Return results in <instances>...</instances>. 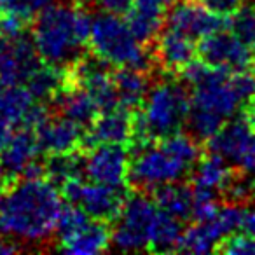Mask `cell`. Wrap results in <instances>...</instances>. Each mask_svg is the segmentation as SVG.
I'll list each match as a JSON object with an SVG mask.
<instances>
[{"instance_id": "6da1fadb", "label": "cell", "mask_w": 255, "mask_h": 255, "mask_svg": "<svg viewBox=\"0 0 255 255\" xmlns=\"http://www.w3.org/2000/svg\"><path fill=\"white\" fill-rule=\"evenodd\" d=\"M63 194L56 184L40 178H23L4 192L0 205V233L18 243H46L56 234Z\"/></svg>"}, {"instance_id": "7a4b0ae2", "label": "cell", "mask_w": 255, "mask_h": 255, "mask_svg": "<svg viewBox=\"0 0 255 255\" xmlns=\"http://www.w3.org/2000/svg\"><path fill=\"white\" fill-rule=\"evenodd\" d=\"M93 16L82 5L51 4L35 16L32 40L39 58L58 68H74L89 42Z\"/></svg>"}, {"instance_id": "3957f363", "label": "cell", "mask_w": 255, "mask_h": 255, "mask_svg": "<svg viewBox=\"0 0 255 255\" xmlns=\"http://www.w3.org/2000/svg\"><path fill=\"white\" fill-rule=\"evenodd\" d=\"M199 157L198 140L178 131L157 142L135 147V154L129 159L128 182L136 191H156L164 184L184 180Z\"/></svg>"}, {"instance_id": "277c9868", "label": "cell", "mask_w": 255, "mask_h": 255, "mask_svg": "<svg viewBox=\"0 0 255 255\" xmlns=\"http://www.w3.org/2000/svg\"><path fill=\"white\" fill-rule=\"evenodd\" d=\"M231 74L233 72L208 67L205 75L191 86V107L185 126L196 140L208 142L227 121L233 119L238 110L245 107L233 86Z\"/></svg>"}, {"instance_id": "5b68a950", "label": "cell", "mask_w": 255, "mask_h": 255, "mask_svg": "<svg viewBox=\"0 0 255 255\" xmlns=\"http://www.w3.org/2000/svg\"><path fill=\"white\" fill-rule=\"evenodd\" d=\"M189 91L177 81H159L149 89L138 114H133L135 147L182 131L189 116Z\"/></svg>"}, {"instance_id": "8992f818", "label": "cell", "mask_w": 255, "mask_h": 255, "mask_svg": "<svg viewBox=\"0 0 255 255\" xmlns=\"http://www.w3.org/2000/svg\"><path fill=\"white\" fill-rule=\"evenodd\" d=\"M89 47L93 56L117 68H138L149 70L154 58L143 44L128 28L126 21L119 14L100 12L93 18V28L89 35Z\"/></svg>"}, {"instance_id": "52a82bcc", "label": "cell", "mask_w": 255, "mask_h": 255, "mask_svg": "<svg viewBox=\"0 0 255 255\" xmlns=\"http://www.w3.org/2000/svg\"><path fill=\"white\" fill-rule=\"evenodd\" d=\"M159 206L142 191L128 196L117 215L116 229L110 233V245L121 252L149 250Z\"/></svg>"}, {"instance_id": "ba28073f", "label": "cell", "mask_w": 255, "mask_h": 255, "mask_svg": "<svg viewBox=\"0 0 255 255\" xmlns=\"http://www.w3.org/2000/svg\"><path fill=\"white\" fill-rule=\"evenodd\" d=\"M208 149L222 156L234 170L255 178V128L243 119H231L208 140Z\"/></svg>"}, {"instance_id": "9c48e42d", "label": "cell", "mask_w": 255, "mask_h": 255, "mask_svg": "<svg viewBox=\"0 0 255 255\" xmlns=\"http://www.w3.org/2000/svg\"><path fill=\"white\" fill-rule=\"evenodd\" d=\"M61 194L68 199V203L81 206L91 219L102 222L116 220L126 199L123 189L109 187L91 180L84 182L82 178H75L61 185Z\"/></svg>"}, {"instance_id": "30bf717a", "label": "cell", "mask_w": 255, "mask_h": 255, "mask_svg": "<svg viewBox=\"0 0 255 255\" xmlns=\"http://www.w3.org/2000/svg\"><path fill=\"white\" fill-rule=\"evenodd\" d=\"M47 117L49 114L46 107L28 91L26 86L0 79V123L35 131Z\"/></svg>"}, {"instance_id": "8fae6325", "label": "cell", "mask_w": 255, "mask_h": 255, "mask_svg": "<svg viewBox=\"0 0 255 255\" xmlns=\"http://www.w3.org/2000/svg\"><path fill=\"white\" fill-rule=\"evenodd\" d=\"M198 56L213 68L227 72L248 70L254 63V47L243 42L233 32L220 30L199 40Z\"/></svg>"}, {"instance_id": "7c38bea8", "label": "cell", "mask_w": 255, "mask_h": 255, "mask_svg": "<svg viewBox=\"0 0 255 255\" xmlns=\"http://www.w3.org/2000/svg\"><path fill=\"white\" fill-rule=\"evenodd\" d=\"M168 28H173L192 40H201L229 26V16L213 12L198 0H178L166 14Z\"/></svg>"}, {"instance_id": "4fadbf2b", "label": "cell", "mask_w": 255, "mask_h": 255, "mask_svg": "<svg viewBox=\"0 0 255 255\" xmlns=\"http://www.w3.org/2000/svg\"><path fill=\"white\" fill-rule=\"evenodd\" d=\"M129 156L119 143H98L84 157V175L91 182L123 189L128 184Z\"/></svg>"}, {"instance_id": "5bb4252c", "label": "cell", "mask_w": 255, "mask_h": 255, "mask_svg": "<svg viewBox=\"0 0 255 255\" xmlns=\"http://www.w3.org/2000/svg\"><path fill=\"white\" fill-rule=\"evenodd\" d=\"M74 82L91 95L100 112L117 107V93L114 84V74H110L109 65L98 58H82L74 67Z\"/></svg>"}, {"instance_id": "9a60e30c", "label": "cell", "mask_w": 255, "mask_h": 255, "mask_svg": "<svg viewBox=\"0 0 255 255\" xmlns=\"http://www.w3.org/2000/svg\"><path fill=\"white\" fill-rule=\"evenodd\" d=\"M84 129L81 124L63 116L47 117L35 129V138L40 152L67 154L75 152L77 147L84 145Z\"/></svg>"}, {"instance_id": "2e32d148", "label": "cell", "mask_w": 255, "mask_h": 255, "mask_svg": "<svg viewBox=\"0 0 255 255\" xmlns=\"http://www.w3.org/2000/svg\"><path fill=\"white\" fill-rule=\"evenodd\" d=\"M133 138V114L131 110L117 105L98 114L95 123L84 135V145L93 147L98 143H124Z\"/></svg>"}, {"instance_id": "e0dca14e", "label": "cell", "mask_w": 255, "mask_h": 255, "mask_svg": "<svg viewBox=\"0 0 255 255\" xmlns=\"http://www.w3.org/2000/svg\"><path fill=\"white\" fill-rule=\"evenodd\" d=\"M124 16L128 28L143 46L152 44L166 23V11L161 0H133Z\"/></svg>"}, {"instance_id": "ac0fdd59", "label": "cell", "mask_w": 255, "mask_h": 255, "mask_svg": "<svg viewBox=\"0 0 255 255\" xmlns=\"http://www.w3.org/2000/svg\"><path fill=\"white\" fill-rule=\"evenodd\" d=\"M154 60L168 72H180L192 60H196L198 46L191 37L168 28L154 40Z\"/></svg>"}, {"instance_id": "d6986e66", "label": "cell", "mask_w": 255, "mask_h": 255, "mask_svg": "<svg viewBox=\"0 0 255 255\" xmlns=\"http://www.w3.org/2000/svg\"><path fill=\"white\" fill-rule=\"evenodd\" d=\"M110 245V231L107 224L102 220L89 219L72 231L60 238V250L72 255H96L102 254Z\"/></svg>"}, {"instance_id": "ffe728a7", "label": "cell", "mask_w": 255, "mask_h": 255, "mask_svg": "<svg viewBox=\"0 0 255 255\" xmlns=\"http://www.w3.org/2000/svg\"><path fill=\"white\" fill-rule=\"evenodd\" d=\"M234 175V166H231L222 156L210 150L208 156H201L192 168V189L219 196Z\"/></svg>"}, {"instance_id": "44dd1931", "label": "cell", "mask_w": 255, "mask_h": 255, "mask_svg": "<svg viewBox=\"0 0 255 255\" xmlns=\"http://www.w3.org/2000/svg\"><path fill=\"white\" fill-rule=\"evenodd\" d=\"M53 103L60 110V116L81 124L82 128L91 126L100 114L98 105L91 95L75 82L65 86L53 98Z\"/></svg>"}, {"instance_id": "7402d4cb", "label": "cell", "mask_w": 255, "mask_h": 255, "mask_svg": "<svg viewBox=\"0 0 255 255\" xmlns=\"http://www.w3.org/2000/svg\"><path fill=\"white\" fill-rule=\"evenodd\" d=\"M39 152L40 149L35 138V131L23 128L19 131H14L11 142L0 150V161L9 177L14 178L18 175H23L26 166L37 161Z\"/></svg>"}, {"instance_id": "603a6c76", "label": "cell", "mask_w": 255, "mask_h": 255, "mask_svg": "<svg viewBox=\"0 0 255 255\" xmlns=\"http://www.w3.org/2000/svg\"><path fill=\"white\" fill-rule=\"evenodd\" d=\"M117 103L128 110H138L150 89L149 75L138 68H119L114 74Z\"/></svg>"}, {"instance_id": "cb8c5ba5", "label": "cell", "mask_w": 255, "mask_h": 255, "mask_svg": "<svg viewBox=\"0 0 255 255\" xmlns=\"http://www.w3.org/2000/svg\"><path fill=\"white\" fill-rule=\"evenodd\" d=\"M154 192V201L173 219L185 222V220L192 219V205H194V192L192 187L184 184L182 180L171 182V184H164L157 187Z\"/></svg>"}, {"instance_id": "d4e9b609", "label": "cell", "mask_w": 255, "mask_h": 255, "mask_svg": "<svg viewBox=\"0 0 255 255\" xmlns=\"http://www.w3.org/2000/svg\"><path fill=\"white\" fill-rule=\"evenodd\" d=\"M224 238H226V233L213 217L212 220L194 222L191 227L184 229L178 250L189 252V254H210L217 250Z\"/></svg>"}, {"instance_id": "484cf974", "label": "cell", "mask_w": 255, "mask_h": 255, "mask_svg": "<svg viewBox=\"0 0 255 255\" xmlns=\"http://www.w3.org/2000/svg\"><path fill=\"white\" fill-rule=\"evenodd\" d=\"M65 70L63 68L53 67V65L47 63H40L32 74L28 75V79L25 81L28 91L35 96L39 102H47L58 95L61 89L67 86L65 81Z\"/></svg>"}, {"instance_id": "4316f807", "label": "cell", "mask_w": 255, "mask_h": 255, "mask_svg": "<svg viewBox=\"0 0 255 255\" xmlns=\"http://www.w3.org/2000/svg\"><path fill=\"white\" fill-rule=\"evenodd\" d=\"M82 175H84V157L75 152L51 154L47 163L44 164V177H47L56 185H65L70 180L82 178Z\"/></svg>"}, {"instance_id": "83f0119b", "label": "cell", "mask_w": 255, "mask_h": 255, "mask_svg": "<svg viewBox=\"0 0 255 255\" xmlns=\"http://www.w3.org/2000/svg\"><path fill=\"white\" fill-rule=\"evenodd\" d=\"M182 222L163 210H159L156 226L152 231V238H150L149 250L157 252V254H168V252H175L180 247V238H182Z\"/></svg>"}, {"instance_id": "f1b7e54d", "label": "cell", "mask_w": 255, "mask_h": 255, "mask_svg": "<svg viewBox=\"0 0 255 255\" xmlns=\"http://www.w3.org/2000/svg\"><path fill=\"white\" fill-rule=\"evenodd\" d=\"M229 18L231 32L255 49V4L241 5Z\"/></svg>"}, {"instance_id": "f546056e", "label": "cell", "mask_w": 255, "mask_h": 255, "mask_svg": "<svg viewBox=\"0 0 255 255\" xmlns=\"http://www.w3.org/2000/svg\"><path fill=\"white\" fill-rule=\"evenodd\" d=\"M51 5L49 0H0V11L5 16H14L28 23L42 9Z\"/></svg>"}, {"instance_id": "4dcf8cb0", "label": "cell", "mask_w": 255, "mask_h": 255, "mask_svg": "<svg viewBox=\"0 0 255 255\" xmlns=\"http://www.w3.org/2000/svg\"><path fill=\"white\" fill-rule=\"evenodd\" d=\"M215 252L227 255H255V238L247 233H233L226 236Z\"/></svg>"}, {"instance_id": "1f68e13d", "label": "cell", "mask_w": 255, "mask_h": 255, "mask_svg": "<svg viewBox=\"0 0 255 255\" xmlns=\"http://www.w3.org/2000/svg\"><path fill=\"white\" fill-rule=\"evenodd\" d=\"M198 2H201L203 5L222 16L234 14L243 5V0H198Z\"/></svg>"}, {"instance_id": "d6a6232c", "label": "cell", "mask_w": 255, "mask_h": 255, "mask_svg": "<svg viewBox=\"0 0 255 255\" xmlns=\"http://www.w3.org/2000/svg\"><path fill=\"white\" fill-rule=\"evenodd\" d=\"M98 5L107 12H112V14H124V12L129 9L133 0H96Z\"/></svg>"}, {"instance_id": "836d02e7", "label": "cell", "mask_w": 255, "mask_h": 255, "mask_svg": "<svg viewBox=\"0 0 255 255\" xmlns=\"http://www.w3.org/2000/svg\"><path fill=\"white\" fill-rule=\"evenodd\" d=\"M240 229L255 238V206H243Z\"/></svg>"}, {"instance_id": "e575fe53", "label": "cell", "mask_w": 255, "mask_h": 255, "mask_svg": "<svg viewBox=\"0 0 255 255\" xmlns=\"http://www.w3.org/2000/svg\"><path fill=\"white\" fill-rule=\"evenodd\" d=\"M21 252V243L7 236V240H0V255H11Z\"/></svg>"}, {"instance_id": "d590c367", "label": "cell", "mask_w": 255, "mask_h": 255, "mask_svg": "<svg viewBox=\"0 0 255 255\" xmlns=\"http://www.w3.org/2000/svg\"><path fill=\"white\" fill-rule=\"evenodd\" d=\"M12 135H14V128L5 123H0V150L11 142Z\"/></svg>"}, {"instance_id": "8d00e7d4", "label": "cell", "mask_w": 255, "mask_h": 255, "mask_svg": "<svg viewBox=\"0 0 255 255\" xmlns=\"http://www.w3.org/2000/svg\"><path fill=\"white\" fill-rule=\"evenodd\" d=\"M11 180L12 178L9 177V173L5 171L4 164H2V161H0V191H7L9 187H11Z\"/></svg>"}, {"instance_id": "74e56055", "label": "cell", "mask_w": 255, "mask_h": 255, "mask_svg": "<svg viewBox=\"0 0 255 255\" xmlns=\"http://www.w3.org/2000/svg\"><path fill=\"white\" fill-rule=\"evenodd\" d=\"M245 117H247V121L252 124V126L255 128V98L252 100L250 103H248L247 107H245Z\"/></svg>"}, {"instance_id": "f35d334b", "label": "cell", "mask_w": 255, "mask_h": 255, "mask_svg": "<svg viewBox=\"0 0 255 255\" xmlns=\"http://www.w3.org/2000/svg\"><path fill=\"white\" fill-rule=\"evenodd\" d=\"M161 2H163L164 5H173L175 2H178V0H161Z\"/></svg>"}, {"instance_id": "ab89813d", "label": "cell", "mask_w": 255, "mask_h": 255, "mask_svg": "<svg viewBox=\"0 0 255 255\" xmlns=\"http://www.w3.org/2000/svg\"><path fill=\"white\" fill-rule=\"evenodd\" d=\"M51 4H61V2H68V0H49Z\"/></svg>"}, {"instance_id": "60d3db41", "label": "cell", "mask_w": 255, "mask_h": 255, "mask_svg": "<svg viewBox=\"0 0 255 255\" xmlns=\"http://www.w3.org/2000/svg\"><path fill=\"white\" fill-rule=\"evenodd\" d=\"M2 16H4V14H2V11H0V21H2Z\"/></svg>"}, {"instance_id": "b9f144b4", "label": "cell", "mask_w": 255, "mask_h": 255, "mask_svg": "<svg viewBox=\"0 0 255 255\" xmlns=\"http://www.w3.org/2000/svg\"><path fill=\"white\" fill-rule=\"evenodd\" d=\"M254 2H255V0H254Z\"/></svg>"}]
</instances>
